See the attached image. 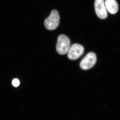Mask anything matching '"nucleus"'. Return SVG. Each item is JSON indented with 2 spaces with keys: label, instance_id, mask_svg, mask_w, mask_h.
<instances>
[{
  "label": "nucleus",
  "instance_id": "f03ea898",
  "mask_svg": "<svg viewBox=\"0 0 120 120\" xmlns=\"http://www.w3.org/2000/svg\"><path fill=\"white\" fill-rule=\"evenodd\" d=\"M60 16L58 11L53 10L49 17L45 21V26L46 28L49 30H55L57 28L60 23Z\"/></svg>",
  "mask_w": 120,
  "mask_h": 120
},
{
  "label": "nucleus",
  "instance_id": "423d86ee",
  "mask_svg": "<svg viewBox=\"0 0 120 120\" xmlns=\"http://www.w3.org/2000/svg\"><path fill=\"white\" fill-rule=\"evenodd\" d=\"M105 4L107 11L111 14H115L118 11V5L116 0H106Z\"/></svg>",
  "mask_w": 120,
  "mask_h": 120
},
{
  "label": "nucleus",
  "instance_id": "7ed1b4c3",
  "mask_svg": "<svg viewBox=\"0 0 120 120\" xmlns=\"http://www.w3.org/2000/svg\"><path fill=\"white\" fill-rule=\"evenodd\" d=\"M97 61L96 54L92 52L89 53L81 60L80 68L83 70H88L94 66Z\"/></svg>",
  "mask_w": 120,
  "mask_h": 120
},
{
  "label": "nucleus",
  "instance_id": "0eeeda50",
  "mask_svg": "<svg viewBox=\"0 0 120 120\" xmlns=\"http://www.w3.org/2000/svg\"><path fill=\"white\" fill-rule=\"evenodd\" d=\"M13 86L15 87H17L19 86L20 82L19 79H15L13 80L12 82Z\"/></svg>",
  "mask_w": 120,
  "mask_h": 120
},
{
  "label": "nucleus",
  "instance_id": "20e7f679",
  "mask_svg": "<svg viewBox=\"0 0 120 120\" xmlns=\"http://www.w3.org/2000/svg\"><path fill=\"white\" fill-rule=\"evenodd\" d=\"M84 52V48L82 46L75 43L71 46L68 53V58L70 60H75L79 58Z\"/></svg>",
  "mask_w": 120,
  "mask_h": 120
},
{
  "label": "nucleus",
  "instance_id": "39448f33",
  "mask_svg": "<svg viewBox=\"0 0 120 120\" xmlns=\"http://www.w3.org/2000/svg\"><path fill=\"white\" fill-rule=\"evenodd\" d=\"M94 7L95 12L98 17L102 19L107 18V10L104 0H95Z\"/></svg>",
  "mask_w": 120,
  "mask_h": 120
},
{
  "label": "nucleus",
  "instance_id": "f257e3e1",
  "mask_svg": "<svg viewBox=\"0 0 120 120\" xmlns=\"http://www.w3.org/2000/svg\"><path fill=\"white\" fill-rule=\"evenodd\" d=\"M71 45L70 39L64 35H60L57 38L56 46L57 52L60 55H64L68 52Z\"/></svg>",
  "mask_w": 120,
  "mask_h": 120
}]
</instances>
